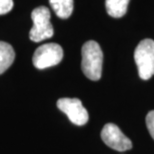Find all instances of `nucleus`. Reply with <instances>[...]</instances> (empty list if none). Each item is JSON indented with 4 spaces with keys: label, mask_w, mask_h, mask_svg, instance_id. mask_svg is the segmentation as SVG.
I'll return each mask as SVG.
<instances>
[{
    "label": "nucleus",
    "mask_w": 154,
    "mask_h": 154,
    "mask_svg": "<svg viewBox=\"0 0 154 154\" xmlns=\"http://www.w3.org/2000/svg\"><path fill=\"white\" fill-rule=\"evenodd\" d=\"M138 73L141 79L148 80L154 75V41L143 39L139 42L134 51Z\"/></svg>",
    "instance_id": "f03ea898"
},
{
    "label": "nucleus",
    "mask_w": 154,
    "mask_h": 154,
    "mask_svg": "<svg viewBox=\"0 0 154 154\" xmlns=\"http://www.w3.org/2000/svg\"><path fill=\"white\" fill-rule=\"evenodd\" d=\"M15 59L13 47L7 42L0 41V74L4 73Z\"/></svg>",
    "instance_id": "0eeeda50"
},
{
    "label": "nucleus",
    "mask_w": 154,
    "mask_h": 154,
    "mask_svg": "<svg viewBox=\"0 0 154 154\" xmlns=\"http://www.w3.org/2000/svg\"><path fill=\"white\" fill-rule=\"evenodd\" d=\"M146 125L149 130V133L154 139V110L149 111L146 115Z\"/></svg>",
    "instance_id": "9b49d317"
},
{
    "label": "nucleus",
    "mask_w": 154,
    "mask_h": 154,
    "mask_svg": "<svg viewBox=\"0 0 154 154\" xmlns=\"http://www.w3.org/2000/svg\"><path fill=\"white\" fill-rule=\"evenodd\" d=\"M130 0H106V10L111 17L120 18L127 12V7Z\"/></svg>",
    "instance_id": "1a4fd4ad"
},
{
    "label": "nucleus",
    "mask_w": 154,
    "mask_h": 154,
    "mask_svg": "<svg viewBox=\"0 0 154 154\" xmlns=\"http://www.w3.org/2000/svg\"><path fill=\"white\" fill-rule=\"evenodd\" d=\"M13 8V0H0V15L8 13Z\"/></svg>",
    "instance_id": "9d476101"
},
{
    "label": "nucleus",
    "mask_w": 154,
    "mask_h": 154,
    "mask_svg": "<svg viewBox=\"0 0 154 154\" xmlns=\"http://www.w3.org/2000/svg\"><path fill=\"white\" fill-rule=\"evenodd\" d=\"M57 107L73 124L82 126L88 122V112L78 98H60L57 101Z\"/></svg>",
    "instance_id": "39448f33"
},
{
    "label": "nucleus",
    "mask_w": 154,
    "mask_h": 154,
    "mask_svg": "<svg viewBox=\"0 0 154 154\" xmlns=\"http://www.w3.org/2000/svg\"><path fill=\"white\" fill-rule=\"evenodd\" d=\"M63 58V49L56 43H46L36 49L33 54V64L37 69H45L55 66Z\"/></svg>",
    "instance_id": "20e7f679"
},
{
    "label": "nucleus",
    "mask_w": 154,
    "mask_h": 154,
    "mask_svg": "<svg viewBox=\"0 0 154 154\" xmlns=\"http://www.w3.org/2000/svg\"><path fill=\"white\" fill-rule=\"evenodd\" d=\"M81 68L85 76L93 81L101 78L103 64V53L100 45L96 41L89 40L81 49Z\"/></svg>",
    "instance_id": "f257e3e1"
},
{
    "label": "nucleus",
    "mask_w": 154,
    "mask_h": 154,
    "mask_svg": "<svg viewBox=\"0 0 154 154\" xmlns=\"http://www.w3.org/2000/svg\"><path fill=\"white\" fill-rule=\"evenodd\" d=\"M50 11L45 6L35 8L31 13L33 26L29 32V38L33 42H41L51 38L54 30L50 22Z\"/></svg>",
    "instance_id": "7ed1b4c3"
},
{
    "label": "nucleus",
    "mask_w": 154,
    "mask_h": 154,
    "mask_svg": "<svg viewBox=\"0 0 154 154\" xmlns=\"http://www.w3.org/2000/svg\"><path fill=\"white\" fill-rule=\"evenodd\" d=\"M103 142L116 151H126L132 148V142L114 123H107L101 131Z\"/></svg>",
    "instance_id": "423d86ee"
},
{
    "label": "nucleus",
    "mask_w": 154,
    "mask_h": 154,
    "mask_svg": "<svg viewBox=\"0 0 154 154\" xmlns=\"http://www.w3.org/2000/svg\"><path fill=\"white\" fill-rule=\"evenodd\" d=\"M50 6L59 18L67 19L73 12V0H49Z\"/></svg>",
    "instance_id": "6e6552de"
}]
</instances>
